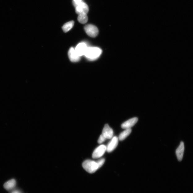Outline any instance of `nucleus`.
<instances>
[{
  "label": "nucleus",
  "mask_w": 193,
  "mask_h": 193,
  "mask_svg": "<svg viewBox=\"0 0 193 193\" xmlns=\"http://www.w3.org/2000/svg\"><path fill=\"white\" fill-rule=\"evenodd\" d=\"M102 53V50L98 47L87 48L84 56L91 61L95 60L100 57Z\"/></svg>",
  "instance_id": "nucleus-1"
},
{
  "label": "nucleus",
  "mask_w": 193,
  "mask_h": 193,
  "mask_svg": "<svg viewBox=\"0 0 193 193\" xmlns=\"http://www.w3.org/2000/svg\"><path fill=\"white\" fill-rule=\"evenodd\" d=\"M82 166L84 169L88 173H95L101 167L98 162L91 160H87L83 163Z\"/></svg>",
  "instance_id": "nucleus-2"
},
{
  "label": "nucleus",
  "mask_w": 193,
  "mask_h": 193,
  "mask_svg": "<svg viewBox=\"0 0 193 193\" xmlns=\"http://www.w3.org/2000/svg\"><path fill=\"white\" fill-rule=\"evenodd\" d=\"M73 4L75 8V12L77 15L80 14L87 13L89 11V8L88 5L82 1L79 2H75L73 1Z\"/></svg>",
  "instance_id": "nucleus-3"
},
{
  "label": "nucleus",
  "mask_w": 193,
  "mask_h": 193,
  "mask_svg": "<svg viewBox=\"0 0 193 193\" xmlns=\"http://www.w3.org/2000/svg\"><path fill=\"white\" fill-rule=\"evenodd\" d=\"M86 33L90 37L95 38L96 37L99 33L98 29L97 27L92 24L86 25L84 27Z\"/></svg>",
  "instance_id": "nucleus-4"
},
{
  "label": "nucleus",
  "mask_w": 193,
  "mask_h": 193,
  "mask_svg": "<svg viewBox=\"0 0 193 193\" xmlns=\"http://www.w3.org/2000/svg\"><path fill=\"white\" fill-rule=\"evenodd\" d=\"M107 151V147L105 145H101L96 148L92 154V158L94 159L99 158L102 157Z\"/></svg>",
  "instance_id": "nucleus-5"
},
{
  "label": "nucleus",
  "mask_w": 193,
  "mask_h": 193,
  "mask_svg": "<svg viewBox=\"0 0 193 193\" xmlns=\"http://www.w3.org/2000/svg\"><path fill=\"white\" fill-rule=\"evenodd\" d=\"M88 47L86 43L82 42L78 44L75 49L76 54L79 57L84 55Z\"/></svg>",
  "instance_id": "nucleus-6"
},
{
  "label": "nucleus",
  "mask_w": 193,
  "mask_h": 193,
  "mask_svg": "<svg viewBox=\"0 0 193 193\" xmlns=\"http://www.w3.org/2000/svg\"><path fill=\"white\" fill-rule=\"evenodd\" d=\"M102 135L106 139H112L113 136V130L108 124H105L103 128Z\"/></svg>",
  "instance_id": "nucleus-7"
},
{
  "label": "nucleus",
  "mask_w": 193,
  "mask_h": 193,
  "mask_svg": "<svg viewBox=\"0 0 193 193\" xmlns=\"http://www.w3.org/2000/svg\"><path fill=\"white\" fill-rule=\"evenodd\" d=\"M118 138L116 136L113 137L111 141L108 144L107 147V151L108 152H111L113 151L118 146Z\"/></svg>",
  "instance_id": "nucleus-8"
},
{
  "label": "nucleus",
  "mask_w": 193,
  "mask_h": 193,
  "mask_svg": "<svg viewBox=\"0 0 193 193\" xmlns=\"http://www.w3.org/2000/svg\"><path fill=\"white\" fill-rule=\"evenodd\" d=\"M184 150V144L183 142H181L176 151V155L179 161H181L182 160Z\"/></svg>",
  "instance_id": "nucleus-9"
},
{
  "label": "nucleus",
  "mask_w": 193,
  "mask_h": 193,
  "mask_svg": "<svg viewBox=\"0 0 193 193\" xmlns=\"http://www.w3.org/2000/svg\"><path fill=\"white\" fill-rule=\"evenodd\" d=\"M138 121V119L137 118H131L122 124L121 127L125 129L131 128L136 124Z\"/></svg>",
  "instance_id": "nucleus-10"
},
{
  "label": "nucleus",
  "mask_w": 193,
  "mask_h": 193,
  "mask_svg": "<svg viewBox=\"0 0 193 193\" xmlns=\"http://www.w3.org/2000/svg\"><path fill=\"white\" fill-rule=\"evenodd\" d=\"M68 55L70 61L73 62H76L79 61L80 57L76 54L74 48L71 47L70 48Z\"/></svg>",
  "instance_id": "nucleus-11"
},
{
  "label": "nucleus",
  "mask_w": 193,
  "mask_h": 193,
  "mask_svg": "<svg viewBox=\"0 0 193 193\" xmlns=\"http://www.w3.org/2000/svg\"><path fill=\"white\" fill-rule=\"evenodd\" d=\"M16 186V181L14 179H11L7 181L4 185V187L7 190L11 191L15 188Z\"/></svg>",
  "instance_id": "nucleus-12"
},
{
  "label": "nucleus",
  "mask_w": 193,
  "mask_h": 193,
  "mask_svg": "<svg viewBox=\"0 0 193 193\" xmlns=\"http://www.w3.org/2000/svg\"><path fill=\"white\" fill-rule=\"evenodd\" d=\"M132 130L131 128L126 129L119 135L118 137L119 139L121 141H123L130 134Z\"/></svg>",
  "instance_id": "nucleus-13"
},
{
  "label": "nucleus",
  "mask_w": 193,
  "mask_h": 193,
  "mask_svg": "<svg viewBox=\"0 0 193 193\" xmlns=\"http://www.w3.org/2000/svg\"><path fill=\"white\" fill-rule=\"evenodd\" d=\"M74 21H73V20L66 23L62 27L64 32L66 33V32L70 31L74 26Z\"/></svg>",
  "instance_id": "nucleus-14"
},
{
  "label": "nucleus",
  "mask_w": 193,
  "mask_h": 193,
  "mask_svg": "<svg viewBox=\"0 0 193 193\" xmlns=\"http://www.w3.org/2000/svg\"><path fill=\"white\" fill-rule=\"evenodd\" d=\"M78 20L79 22L82 24H84L88 21V17L86 14H80L78 15Z\"/></svg>",
  "instance_id": "nucleus-15"
},
{
  "label": "nucleus",
  "mask_w": 193,
  "mask_h": 193,
  "mask_svg": "<svg viewBox=\"0 0 193 193\" xmlns=\"http://www.w3.org/2000/svg\"><path fill=\"white\" fill-rule=\"evenodd\" d=\"M106 139L101 135H100L99 138L98 142L99 144H102L103 142H105Z\"/></svg>",
  "instance_id": "nucleus-16"
},
{
  "label": "nucleus",
  "mask_w": 193,
  "mask_h": 193,
  "mask_svg": "<svg viewBox=\"0 0 193 193\" xmlns=\"http://www.w3.org/2000/svg\"><path fill=\"white\" fill-rule=\"evenodd\" d=\"M10 193H22L19 190L17 189H14L12 191H11V192Z\"/></svg>",
  "instance_id": "nucleus-17"
},
{
  "label": "nucleus",
  "mask_w": 193,
  "mask_h": 193,
  "mask_svg": "<svg viewBox=\"0 0 193 193\" xmlns=\"http://www.w3.org/2000/svg\"><path fill=\"white\" fill-rule=\"evenodd\" d=\"M73 1H74V2H77H77H79L82 1V0H73Z\"/></svg>",
  "instance_id": "nucleus-18"
}]
</instances>
